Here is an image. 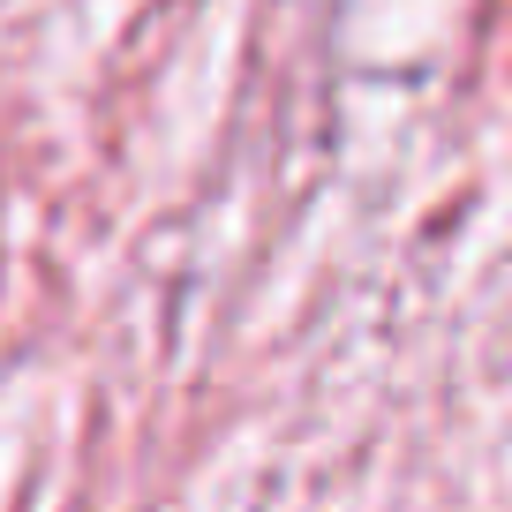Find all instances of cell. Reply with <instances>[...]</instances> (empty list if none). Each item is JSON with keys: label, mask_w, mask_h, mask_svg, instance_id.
Here are the masks:
<instances>
[]
</instances>
